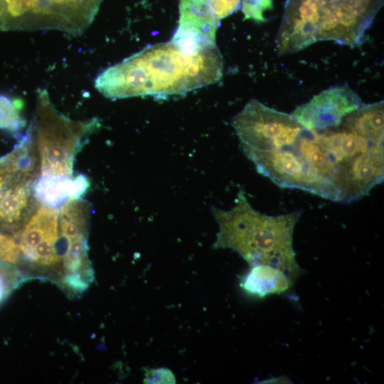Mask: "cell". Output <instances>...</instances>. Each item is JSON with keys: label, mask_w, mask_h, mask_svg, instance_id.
Returning a JSON list of instances; mask_svg holds the SVG:
<instances>
[{"label": "cell", "mask_w": 384, "mask_h": 384, "mask_svg": "<svg viewBox=\"0 0 384 384\" xmlns=\"http://www.w3.org/2000/svg\"><path fill=\"white\" fill-rule=\"evenodd\" d=\"M245 156L260 174L281 188L343 203L364 197L384 178L383 142L345 119L324 130H309L299 124Z\"/></svg>", "instance_id": "cell-1"}, {"label": "cell", "mask_w": 384, "mask_h": 384, "mask_svg": "<svg viewBox=\"0 0 384 384\" xmlns=\"http://www.w3.org/2000/svg\"><path fill=\"white\" fill-rule=\"evenodd\" d=\"M223 73L217 46L188 55L169 41L151 45L108 67L95 78V87L112 100L181 95L217 82Z\"/></svg>", "instance_id": "cell-2"}, {"label": "cell", "mask_w": 384, "mask_h": 384, "mask_svg": "<svg viewBox=\"0 0 384 384\" xmlns=\"http://www.w3.org/2000/svg\"><path fill=\"white\" fill-rule=\"evenodd\" d=\"M212 212L219 225L214 249H231L250 267L266 265L278 268L294 282L302 275L293 248L294 230L301 212L261 213L252 208L242 190L233 208H213Z\"/></svg>", "instance_id": "cell-3"}, {"label": "cell", "mask_w": 384, "mask_h": 384, "mask_svg": "<svg viewBox=\"0 0 384 384\" xmlns=\"http://www.w3.org/2000/svg\"><path fill=\"white\" fill-rule=\"evenodd\" d=\"M97 124L95 118L75 121L67 117L55 109L46 89H38L28 129L38 152L41 175L73 176L75 156Z\"/></svg>", "instance_id": "cell-4"}, {"label": "cell", "mask_w": 384, "mask_h": 384, "mask_svg": "<svg viewBox=\"0 0 384 384\" xmlns=\"http://www.w3.org/2000/svg\"><path fill=\"white\" fill-rule=\"evenodd\" d=\"M103 0H0V31L56 30L82 33Z\"/></svg>", "instance_id": "cell-5"}, {"label": "cell", "mask_w": 384, "mask_h": 384, "mask_svg": "<svg viewBox=\"0 0 384 384\" xmlns=\"http://www.w3.org/2000/svg\"><path fill=\"white\" fill-rule=\"evenodd\" d=\"M16 235L21 260L27 267V278L46 279L58 285L62 274V252L57 210L42 206Z\"/></svg>", "instance_id": "cell-6"}, {"label": "cell", "mask_w": 384, "mask_h": 384, "mask_svg": "<svg viewBox=\"0 0 384 384\" xmlns=\"http://www.w3.org/2000/svg\"><path fill=\"white\" fill-rule=\"evenodd\" d=\"M383 0H325L319 41L356 47L383 5Z\"/></svg>", "instance_id": "cell-7"}, {"label": "cell", "mask_w": 384, "mask_h": 384, "mask_svg": "<svg viewBox=\"0 0 384 384\" xmlns=\"http://www.w3.org/2000/svg\"><path fill=\"white\" fill-rule=\"evenodd\" d=\"M89 225L65 222L60 225L62 274L58 286L68 296H80L94 279L88 257Z\"/></svg>", "instance_id": "cell-8"}, {"label": "cell", "mask_w": 384, "mask_h": 384, "mask_svg": "<svg viewBox=\"0 0 384 384\" xmlns=\"http://www.w3.org/2000/svg\"><path fill=\"white\" fill-rule=\"evenodd\" d=\"M363 102L347 85H334L296 107L292 116L309 130H324L339 125Z\"/></svg>", "instance_id": "cell-9"}, {"label": "cell", "mask_w": 384, "mask_h": 384, "mask_svg": "<svg viewBox=\"0 0 384 384\" xmlns=\"http://www.w3.org/2000/svg\"><path fill=\"white\" fill-rule=\"evenodd\" d=\"M325 0H286L276 38L279 55L293 53L319 41Z\"/></svg>", "instance_id": "cell-10"}, {"label": "cell", "mask_w": 384, "mask_h": 384, "mask_svg": "<svg viewBox=\"0 0 384 384\" xmlns=\"http://www.w3.org/2000/svg\"><path fill=\"white\" fill-rule=\"evenodd\" d=\"M220 21L212 12L210 0H181L178 26L170 41L188 55L216 46Z\"/></svg>", "instance_id": "cell-11"}, {"label": "cell", "mask_w": 384, "mask_h": 384, "mask_svg": "<svg viewBox=\"0 0 384 384\" xmlns=\"http://www.w3.org/2000/svg\"><path fill=\"white\" fill-rule=\"evenodd\" d=\"M87 176L46 174L41 175L33 186L34 196L43 206L59 209L70 200L80 198L87 191Z\"/></svg>", "instance_id": "cell-12"}, {"label": "cell", "mask_w": 384, "mask_h": 384, "mask_svg": "<svg viewBox=\"0 0 384 384\" xmlns=\"http://www.w3.org/2000/svg\"><path fill=\"white\" fill-rule=\"evenodd\" d=\"M294 281L282 270L266 265L250 267L243 277L240 286L247 294L265 297L271 294H281L289 291Z\"/></svg>", "instance_id": "cell-13"}, {"label": "cell", "mask_w": 384, "mask_h": 384, "mask_svg": "<svg viewBox=\"0 0 384 384\" xmlns=\"http://www.w3.org/2000/svg\"><path fill=\"white\" fill-rule=\"evenodd\" d=\"M25 126L20 114V105L0 94V129L18 133Z\"/></svg>", "instance_id": "cell-14"}, {"label": "cell", "mask_w": 384, "mask_h": 384, "mask_svg": "<svg viewBox=\"0 0 384 384\" xmlns=\"http://www.w3.org/2000/svg\"><path fill=\"white\" fill-rule=\"evenodd\" d=\"M28 279L18 265L0 262V303Z\"/></svg>", "instance_id": "cell-15"}, {"label": "cell", "mask_w": 384, "mask_h": 384, "mask_svg": "<svg viewBox=\"0 0 384 384\" xmlns=\"http://www.w3.org/2000/svg\"><path fill=\"white\" fill-rule=\"evenodd\" d=\"M18 178L31 181L18 170L9 154L0 158V196L9 186Z\"/></svg>", "instance_id": "cell-16"}, {"label": "cell", "mask_w": 384, "mask_h": 384, "mask_svg": "<svg viewBox=\"0 0 384 384\" xmlns=\"http://www.w3.org/2000/svg\"><path fill=\"white\" fill-rule=\"evenodd\" d=\"M273 8V0H242V11L244 19L257 22L266 21L264 12Z\"/></svg>", "instance_id": "cell-17"}, {"label": "cell", "mask_w": 384, "mask_h": 384, "mask_svg": "<svg viewBox=\"0 0 384 384\" xmlns=\"http://www.w3.org/2000/svg\"><path fill=\"white\" fill-rule=\"evenodd\" d=\"M241 0H210V6L213 14L221 20L240 6Z\"/></svg>", "instance_id": "cell-18"}, {"label": "cell", "mask_w": 384, "mask_h": 384, "mask_svg": "<svg viewBox=\"0 0 384 384\" xmlns=\"http://www.w3.org/2000/svg\"><path fill=\"white\" fill-rule=\"evenodd\" d=\"M145 383H176L173 373L167 368L151 369L144 380Z\"/></svg>", "instance_id": "cell-19"}]
</instances>
